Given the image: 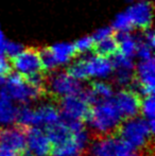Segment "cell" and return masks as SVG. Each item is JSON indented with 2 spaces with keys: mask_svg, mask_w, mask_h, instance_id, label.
I'll list each match as a JSON object with an SVG mask.
<instances>
[{
  "mask_svg": "<svg viewBox=\"0 0 155 156\" xmlns=\"http://www.w3.org/2000/svg\"><path fill=\"white\" fill-rule=\"evenodd\" d=\"M85 120L90 127L91 137L117 135L123 118L121 117L112 98L91 105Z\"/></svg>",
  "mask_w": 155,
  "mask_h": 156,
  "instance_id": "obj_1",
  "label": "cell"
},
{
  "mask_svg": "<svg viewBox=\"0 0 155 156\" xmlns=\"http://www.w3.org/2000/svg\"><path fill=\"white\" fill-rule=\"evenodd\" d=\"M118 137L140 154V156H153V135L149 123L145 118L133 117L124 119L117 132Z\"/></svg>",
  "mask_w": 155,
  "mask_h": 156,
  "instance_id": "obj_2",
  "label": "cell"
},
{
  "mask_svg": "<svg viewBox=\"0 0 155 156\" xmlns=\"http://www.w3.org/2000/svg\"><path fill=\"white\" fill-rule=\"evenodd\" d=\"M85 156H140L136 150L129 146L120 137H91Z\"/></svg>",
  "mask_w": 155,
  "mask_h": 156,
  "instance_id": "obj_3",
  "label": "cell"
},
{
  "mask_svg": "<svg viewBox=\"0 0 155 156\" xmlns=\"http://www.w3.org/2000/svg\"><path fill=\"white\" fill-rule=\"evenodd\" d=\"M3 89L11 100L21 104H28L45 94L37 88L31 86L26 81V79L17 72H13V73L10 72L6 76Z\"/></svg>",
  "mask_w": 155,
  "mask_h": 156,
  "instance_id": "obj_4",
  "label": "cell"
},
{
  "mask_svg": "<svg viewBox=\"0 0 155 156\" xmlns=\"http://www.w3.org/2000/svg\"><path fill=\"white\" fill-rule=\"evenodd\" d=\"M84 89L82 82L76 80L67 71H53L47 76L46 93L52 98L61 99L66 96L81 94Z\"/></svg>",
  "mask_w": 155,
  "mask_h": 156,
  "instance_id": "obj_5",
  "label": "cell"
},
{
  "mask_svg": "<svg viewBox=\"0 0 155 156\" xmlns=\"http://www.w3.org/2000/svg\"><path fill=\"white\" fill-rule=\"evenodd\" d=\"M155 88V61L154 58L141 60L134 67V82L131 89L140 97L154 94Z\"/></svg>",
  "mask_w": 155,
  "mask_h": 156,
  "instance_id": "obj_6",
  "label": "cell"
},
{
  "mask_svg": "<svg viewBox=\"0 0 155 156\" xmlns=\"http://www.w3.org/2000/svg\"><path fill=\"white\" fill-rule=\"evenodd\" d=\"M90 104L82 94H71L60 99L58 111L63 120H86Z\"/></svg>",
  "mask_w": 155,
  "mask_h": 156,
  "instance_id": "obj_7",
  "label": "cell"
},
{
  "mask_svg": "<svg viewBox=\"0 0 155 156\" xmlns=\"http://www.w3.org/2000/svg\"><path fill=\"white\" fill-rule=\"evenodd\" d=\"M125 12L134 28L145 30L152 27L154 10L150 0H134L129 3Z\"/></svg>",
  "mask_w": 155,
  "mask_h": 156,
  "instance_id": "obj_8",
  "label": "cell"
},
{
  "mask_svg": "<svg viewBox=\"0 0 155 156\" xmlns=\"http://www.w3.org/2000/svg\"><path fill=\"white\" fill-rule=\"evenodd\" d=\"M112 100L123 120L136 117L140 114L141 97L132 89H121L117 94H114Z\"/></svg>",
  "mask_w": 155,
  "mask_h": 156,
  "instance_id": "obj_9",
  "label": "cell"
},
{
  "mask_svg": "<svg viewBox=\"0 0 155 156\" xmlns=\"http://www.w3.org/2000/svg\"><path fill=\"white\" fill-rule=\"evenodd\" d=\"M11 65L12 70L23 76V78L35 72L43 71L38 50L34 48H23L20 53L12 58Z\"/></svg>",
  "mask_w": 155,
  "mask_h": 156,
  "instance_id": "obj_10",
  "label": "cell"
},
{
  "mask_svg": "<svg viewBox=\"0 0 155 156\" xmlns=\"http://www.w3.org/2000/svg\"><path fill=\"white\" fill-rule=\"evenodd\" d=\"M27 127L17 124L13 127L0 129V146L13 151L16 154H20L27 149Z\"/></svg>",
  "mask_w": 155,
  "mask_h": 156,
  "instance_id": "obj_11",
  "label": "cell"
},
{
  "mask_svg": "<svg viewBox=\"0 0 155 156\" xmlns=\"http://www.w3.org/2000/svg\"><path fill=\"white\" fill-rule=\"evenodd\" d=\"M84 56L85 64L88 78H93L97 80H105L110 78L114 71L111 58L100 55L98 53H89Z\"/></svg>",
  "mask_w": 155,
  "mask_h": 156,
  "instance_id": "obj_12",
  "label": "cell"
},
{
  "mask_svg": "<svg viewBox=\"0 0 155 156\" xmlns=\"http://www.w3.org/2000/svg\"><path fill=\"white\" fill-rule=\"evenodd\" d=\"M28 151L34 156H50L52 144L47 134L39 126H29L26 129Z\"/></svg>",
  "mask_w": 155,
  "mask_h": 156,
  "instance_id": "obj_13",
  "label": "cell"
},
{
  "mask_svg": "<svg viewBox=\"0 0 155 156\" xmlns=\"http://www.w3.org/2000/svg\"><path fill=\"white\" fill-rule=\"evenodd\" d=\"M46 134L51 142L52 148L62 147L73 141L72 132L61 118L56 122L46 126Z\"/></svg>",
  "mask_w": 155,
  "mask_h": 156,
  "instance_id": "obj_14",
  "label": "cell"
},
{
  "mask_svg": "<svg viewBox=\"0 0 155 156\" xmlns=\"http://www.w3.org/2000/svg\"><path fill=\"white\" fill-rule=\"evenodd\" d=\"M50 50H51L58 67L69 65L77 55L73 44L68 43V41H60V43L53 44L50 47Z\"/></svg>",
  "mask_w": 155,
  "mask_h": 156,
  "instance_id": "obj_15",
  "label": "cell"
},
{
  "mask_svg": "<svg viewBox=\"0 0 155 156\" xmlns=\"http://www.w3.org/2000/svg\"><path fill=\"white\" fill-rule=\"evenodd\" d=\"M116 38L118 41V52L134 58L138 45L137 35L132 34V32H123L118 33Z\"/></svg>",
  "mask_w": 155,
  "mask_h": 156,
  "instance_id": "obj_16",
  "label": "cell"
},
{
  "mask_svg": "<svg viewBox=\"0 0 155 156\" xmlns=\"http://www.w3.org/2000/svg\"><path fill=\"white\" fill-rule=\"evenodd\" d=\"M17 114L18 108L14 104V101L0 96V124L10 125L16 123Z\"/></svg>",
  "mask_w": 155,
  "mask_h": 156,
  "instance_id": "obj_17",
  "label": "cell"
},
{
  "mask_svg": "<svg viewBox=\"0 0 155 156\" xmlns=\"http://www.w3.org/2000/svg\"><path fill=\"white\" fill-rule=\"evenodd\" d=\"M35 109L38 116L39 126L41 125L47 126V125L56 122L61 118L60 111L53 103H45V104H41L38 108Z\"/></svg>",
  "mask_w": 155,
  "mask_h": 156,
  "instance_id": "obj_18",
  "label": "cell"
},
{
  "mask_svg": "<svg viewBox=\"0 0 155 156\" xmlns=\"http://www.w3.org/2000/svg\"><path fill=\"white\" fill-rule=\"evenodd\" d=\"M93 51L100 55L112 58L116 52H118V41L116 36L112 35L101 41H98L95 43Z\"/></svg>",
  "mask_w": 155,
  "mask_h": 156,
  "instance_id": "obj_19",
  "label": "cell"
},
{
  "mask_svg": "<svg viewBox=\"0 0 155 156\" xmlns=\"http://www.w3.org/2000/svg\"><path fill=\"white\" fill-rule=\"evenodd\" d=\"M140 113L143 114L145 119L148 121L149 126L152 131H155V99L154 94H147V96L143 97L141 99V104H140Z\"/></svg>",
  "mask_w": 155,
  "mask_h": 156,
  "instance_id": "obj_20",
  "label": "cell"
},
{
  "mask_svg": "<svg viewBox=\"0 0 155 156\" xmlns=\"http://www.w3.org/2000/svg\"><path fill=\"white\" fill-rule=\"evenodd\" d=\"M67 72H68L72 78H75L76 80L80 81V82H84L87 79H89L88 74H87L86 64H85L84 56L82 55L80 58L73 60L72 62L69 64Z\"/></svg>",
  "mask_w": 155,
  "mask_h": 156,
  "instance_id": "obj_21",
  "label": "cell"
},
{
  "mask_svg": "<svg viewBox=\"0 0 155 156\" xmlns=\"http://www.w3.org/2000/svg\"><path fill=\"white\" fill-rule=\"evenodd\" d=\"M111 27H112L113 31L117 32V33L132 32L133 29H134V27H133L132 23H131L130 18H129L125 11L118 13L116 16L114 17Z\"/></svg>",
  "mask_w": 155,
  "mask_h": 156,
  "instance_id": "obj_22",
  "label": "cell"
},
{
  "mask_svg": "<svg viewBox=\"0 0 155 156\" xmlns=\"http://www.w3.org/2000/svg\"><path fill=\"white\" fill-rule=\"evenodd\" d=\"M38 54L43 71L50 73V72L55 71L58 68V65L56 63L50 48H41V50H38Z\"/></svg>",
  "mask_w": 155,
  "mask_h": 156,
  "instance_id": "obj_23",
  "label": "cell"
},
{
  "mask_svg": "<svg viewBox=\"0 0 155 156\" xmlns=\"http://www.w3.org/2000/svg\"><path fill=\"white\" fill-rule=\"evenodd\" d=\"M114 81L117 85L123 88L131 87L134 82V70L132 69H114Z\"/></svg>",
  "mask_w": 155,
  "mask_h": 156,
  "instance_id": "obj_24",
  "label": "cell"
},
{
  "mask_svg": "<svg viewBox=\"0 0 155 156\" xmlns=\"http://www.w3.org/2000/svg\"><path fill=\"white\" fill-rule=\"evenodd\" d=\"M50 156H85V151L81 150L72 141L65 146L52 148Z\"/></svg>",
  "mask_w": 155,
  "mask_h": 156,
  "instance_id": "obj_25",
  "label": "cell"
},
{
  "mask_svg": "<svg viewBox=\"0 0 155 156\" xmlns=\"http://www.w3.org/2000/svg\"><path fill=\"white\" fill-rule=\"evenodd\" d=\"M75 46V49L77 54L80 55H86L89 54L93 51V48H95V41L93 39L91 35L88 36H82L80 38H78L77 41L73 43Z\"/></svg>",
  "mask_w": 155,
  "mask_h": 156,
  "instance_id": "obj_26",
  "label": "cell"
},
{
  "mask_svg": "<svg viewBox=\"0 0 155 156\" xmlns=\"http://www.w3.org/2000/svg\"><path fill=\"white\" fill-rule=\"evenodd\" d=\"M112 63L114 66V69H132L134 70L135 64L134 58H129V56L124 55V54L116 52L114 55L112 56Z\"/></svg>",
  "mask_w": 155,
  "mask_h": 156,
  "instance_id": "obj_27",
  "label": "cell"
},
{
  "mask_svg": "<svg viewBox=\"0 0 155 156\" xmlns=\"http://www.w3.org/2000/svg\"><path fill=\"white\" fill-rule=\"evenodd\" d=\"M26 81L31 86L37 88L41 93L46 94V82H47V76L44 73V71H38L35 73H32L30 76H26Z\"/></svg>",
  "mask_w": 155,
  "mask_h": 156,
  "instance_id": "obj_28",
  "label": "cell"
},
{
  "mask_svg": "<svg viewBox=\"0 0 155 156\" xmlns=\"http://www.w3.org/2000/svg\"><path fill=\"white\" fill-rule=\"evenodd\" d=\"M137 38H138V45H137V50H136V55H135V58H138L139 61L149 60V58H153L154 48L151 47V46L146 43V41H143L138 35H137Z\"/></svg>",
  "mask_w": 155,
  "mask_h": 156,
  "instance_id": "obj_29",
  "label": "cell"
},
{
  "mask_svg": "<svg viewBox=\"0 0 155 156\" xmlns=\"http://www.w3.org/2000/svg\"><path fill=\"white\" fill-rule=\"evenodd\" d=\"M23 45L19 41H6L5 47H4V55L8 56L9 58H13L19 54L23 50Z\"/></svg>",
  "mask_w": 155,
  "mask_h": 156,
  "instance_id": "obj_30",
  "label": "cell"
},
{
  "mask_svg": "<svg viewBox=\"0 0 155 156\" xmlns=\"http://www.w3.org/2000/svg\"><path fill=\"white\" fill-rule=\"evenodd\" d=\"M112 35H114V31H113L112 27H111V26H104V27L98 28V29L91 34V37H93V39L96 43V41H101V39L106 38V37H108V36H112Z\"/></svg>",
  "mask_w": 155,
  "mask_h": 156,
  "instance_id": "obj_31",
  "label": "cell"
},
{
  "mask_svg": "<svg viewBox=\"0 0 155 156\" xmlns=\"http://www.w3.org/2000/svg\"><path fill=\"white\" fill-rule=\"evenodd\" d=\"M12 71V65L10 58L4 54L0 53V76H8Z\"/></svg>",
  "mask_w": 155,
  "mask_h": 156,
  "instance_id": "obj_32",
  "label": "cell"
},
{
  "mask_svg": "<svg viewBox=\"0 0 155 156\" xmlns=\"http://www.w3.org/2000/svg\"><path fill=\"white\" fill-rule=\"evenodd\" d=\"M6 36L5 34H4L3 30L1 29V27H0V53L4 54V47H5V44H6Z\"/></svg>",
  "mask_w": 155,
  "mask_h": 156,
  "instance_id": "obj_33",
  "label": "cell"
},
{
  "mask_svg": "<svg viewBox=\"0 0 155 156\" xmlns=\"http://www.w3.org/2000/svg\"><path fill=\"white\" fill-rule=\"evenodd\" d=\"M0 156H18V154H16L13 151L9 150V149L4 148V147L0 146Z\"/></svg>",
  "mask_w": 155,
  "mask_h": 156,
  "instance_id": "obj_34",
  "label": "cell"
},
{
  "mask_svg": "<svg viewBox=\"0 0 155 156\" xmlns=\"http://www.w3.org/2000/svg\"><path fill=\"white\" fill-rule=\"evenodd\" d=\"M6 81V76H0V88L4 86Z\"/></svg>",
  "mask_w": 155,
  "mask_h": 156,
  "instance_id": "obj_35",
  "label": "cell"
},
{
  "mask_svg": "<svg viewBox=\"0 0 155 156\" xmlns=\"http://www.w3.org/2000/svg\"><path fill=\"white\" fill-rule=\"evenodd\" d=\"M18 156H34V155L32 154V153L30 152V151H28V150H25V151H23V153H20V154H19Z\"/></svg>",
  "mask_w": 155,
  "mask_h": 156,
  "instance_id": "obj_36",
  "label": "cell"
}]
</instances>
